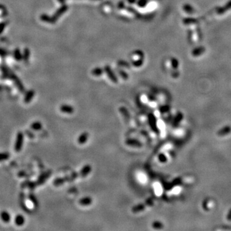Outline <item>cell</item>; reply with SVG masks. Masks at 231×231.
<instances>
[{
    "mask_svg": "<svg viewBox=\"0 0 231 231\" xmlns=\"http://www.w3.org/2000/svg\"><path fill=\"white\" fill-rule=\"evenodd\" d=\"M152 227L153 229H162L164 227V225L163 224V223H161V222H159V221H155V222H153L152 223Z\"/></svg>",
    "mask_w": 231,
    "mask_h": 231,
    "instance_id": "cell-19",
    "label": "cell"
},
{
    "mask_svg": "<svg viewBox=\"0 0 231 231\" xmlns=\"http://www.w3.org/2000/svg\"><path fill=\"white\" fill-rule=\"evenodd\" d=\"M231 132V127L229 126V125H227V126H225L222 128L221 129H220L217 132V134L218 136L220 137H222V136H225V135H228L229 134H230Z\"/></svg>",
    "mask_w": 231,
    "mask_h": 231,
    "instance_id": "cell-7",
    "label": "cell"
},
{
    "mask_svg": "<svg viewBox=\"0 0 231 231\" xmlns=\"http://www.w3.org/2000/svg\"><path fill=\"white\" fill-rule=\"evenodd\" d=\"M29 199H30V200L32 204L33 205L34 207H38V201L37 200V198L35 197V196L33 193H30V195H29Z\"/></svg>",
    "mask_w": 231,
    "mask_h": 231,
    "instance_id": "cell-18",
    "label": "cell"
},
{
    "mask_svg": "<svg viewBox=\"0 0 231 231\" xmlns=\"http://www.w3.org/2000/svg\"><path fill=\"white\" fill-rule=\"evenodd\" d=\"M37 185V182H32V181H25L22 184V187H28L29 189H33L36 187Z\"/></svg>",
    "mask_w": 231,
    "mask_h": 231,
    "instance_id": "cell-17",
    "label": "cell"
},
{
    "mask_svg": "<svg viewBox=\"0 0 231 231\" xmlns=\"http://www.w3.org/2000/svg\"><path fill=\"white\" fill-rule=\"evenodd\" d=\"M10 158V153L8 152H0V162L7 161Z\"/></svg>",
    "mask_w": 231,
    "mask_h": 231,
    "instance_id": "cell-20",
    "label": "cell"
},
{
    "mask_svg": "<svg viewBox=\"0 0 231 231\" xmlns=\"http://www.w3.org/2000/svg\"><path fill=\"white\" fill-rule=\"evenodd\" d=\"M0 218L3 222L5 223V224H8L11 220V215L9 212L7 211H3L0 213Z\"/></svg>",
    "mask_w": 231,
    "mask_h": 231,
    "instance_id": "cell-6",
    "label": "cell"
},
{
    "mask_svg": "<svg viewBox=\"0 0 231 231\" xmlns=\"http://www.w3.org/2000/svg\"><path fill=\"white\" fill-rule=\"evenodd\" d=\"M14 223L17 226H22L25 223V218L22 214H17L14 218Z\"/></svg>",
    "mask_w": 231,
    "mask_h": 231,
    "instance_id": "cell-9",
    "label": "cell"
},
{
    "mask_svg": "<svg viewBox=\"0 0 231 231\" xmlns=\"http://www.w3.org/2000/svg\"><path fill=\"white\" fill-rule=\"evenodd\" d=\"M34 94H35V92H34L33 90H30V91H28L26 93L25 98H24V102L25 103H30L31 101L32 100L34 96Z\"/></svg>",
    "mask_w": 231,
    "mask_h": 231,
    "instance_id": "cell-12",
    "label": "cell"
},
{
    "mask_svg": "<svg viewBox=\"0 0 231 231\" xmlns=\"http://www.w3.org/2000/svg\"><path fill=\"white\" fill-rule=\"evenodd\" d=\"M24 134L22 132H19L17 134L14 143V151L16 152H20L22 150L24 144Z\"/></svg>",
    "mask_w": 231,
    "mask_h": 231,
    "instance_id": "cell-1",
    "label": "cell"
},
{
    "mask_svg": "<svg viewBox=\"0 0 231 231\" xmlns=\"http://www.w3.org/2000/svg\"><path fill=\"white\" fill-rule=\"evenodd\" d=\"M125 144L130 147H141L143 144L141 143L139 141L135 139H127L125 141Z\"/></svg>",
    "mask_w": 231,
    "mask_h": 231,
    "instance_id": "cell-5",
    "label": "cell"
},
{
    "mask_svg": "<svg viewBox=\"0 0 231 231\" xmlns=\"http://www.w3.org/2000/svg\"><path fill=\"white\" fill-rule=\"evenodd\" d=\"M158 158H159V161L160 162H161V163H164V162L166 161V159H167L166 157V156L164 155L163 153L159 154Z\"/></svg>",
    "mask_w": 231,
    "mask_h": 231,
    "instance_id": "cell-23",
    "label": "cell"
},
{
    "mask_svg": "<svg viewBox=\"0 0 231 231\" xmlns=\"http://www.w3.org/2000/svg\"><path fill=\"white\" fill-rule=\"evenodd\" d=\"M70 180V177L66 176L64 177H60L57 178L54 181V185L55 186H60V185L64 184L66 182L69 181Z\"/></svg>",
    "mask_w": 231,
    "mask_h": 231,
    "instance_id": "cell-8",
    "label": "cell"
},
{
    "mask_svg": "<svg viewBox=\"0 0 231 231\" xmlns=\"http://www.w3.org/2000/svg\"><path fill=\"white\" fill-rule=\"evenodd\" d=\"M14 57L16 60H19L21 58V54L20 53V51L18 49L15 50L14 52Z\"/></svg>",
    "mask_w": 231,
    "mask_h": 231,
    "instance_id": "cell-22",
    "label": "cell"
},
{
    "mask_svg": "<svg viewBox=\"0 0 231 231\" xmlns=\"http://www.w3.org/2000/svg\"><path fill=\"white\" fill-rule=\"evenodd\" d=\"M227 220L228 221H231V209H230V210L229 211L227 215Z\"/></svg>",
    "mask_w": 231,
    "mask_h": 231,
    "instance_id": "cell-25",
    "label": "cell"
},
{
    "mask_svg": "<svg viewBox=\"0 0 231 231\" xmlns=\"http://www.w3.org/2000/svg\"><path fill=\"white\" fill-rule=\"evenodd\" d=\"M91 170H92L91 166H90L89 164H86V165H85L83 168H82L80 171L79 176L82 178L86 177L89 174Z\"/></svg>",
    "mask_w": 231,
    "mask_h": 231,
    "instance_id": "cell-4",
    "label": "cell"
},
{
    "mask_svg": "<svg viewBox=\"0 0 231 231\" xmlns=\"http://www.w3.org/2000/svg\"><path fill=\"white\" fill-rule=\"evenodd\" d=\"M92 198L90 197V196H86V197L82 198L81 199H80L79 200V204L82 206H89L90 204H92Z\"/></svg>",
    "mask_w": 231,
    "mask_h": 231,
    "instance_id": "cell-15",
    "label": "cell"
},
{
    "mask_svg": "<svg viewBox=\"0 0 231 231\" xmlns=\"http://www.w3.org/2000/svg\"><path fill=\"white\" fill-rule=\"evenodd\" d=\"M182 118H183V116H182V114L180 113V112L178 113L177 115L176 116V117H175V119H174V121H173V126H176L177 125L179 124V122L182 120Z\"/></svg>",
    "mask_w": 231,
    "mask_h": 231,
    "instance_id": "cell-21",
    "label": "cell"
},
{
    "mask_svg": "<svg viewBox=\"0 0 231 231\" xmlns=\"http://www.w3.org/2000/svg\"><path fill=\"white\" fill-rule=\"evenodd\" d=\"M148 123L152 131L155 132H158V128L157 126V121L155 116L153 114H150L148 115Z\"/></svg>",
    "mask_w": 231,
    "mask_h": 231,
    "instance_id": "cell-2",
    "label": "cell"
},
{
    "mask_svg": "<svg viewBox=\"0 0 231 231\" xmlns=\"http://www.w3.org/2000/svg\"><path fill=\"white\" fill-rule=\"evenodd\" d=\"M51 174H52V171L50 170L47 171L46 172H44V173H42L38 177L37 181V185L43 184L44 183L46 182V180L50 177Z\"/></svg>",
    "mask_w": 231,
    "mask_h": 231,
    "instance_id": "cell-3",
    "label": "cell"
},
{
    "mask_svg": "<svg viewBox=\"0 0 231 231\" xmlns=\"http://www.w3.org/2000/svg\"><path fill=\"white\" fill-rule=\"evenodd\" d=\"M146 206H147V204H146V203L145 204H137V205L134 206L133 208H132V211L134 213H137V212H141L145 209Z\"/></svg>",
    "mask_w": 231,
    "mask_h": 231,
    "instance_id": "cell-14",
    "label": "cell"
},
{
    "mask_svg": "<svg viewBox=\"0 0 231 231\" xmlns=\"http://www.w3.org/2000/svg\"><path fill=\"white\" fill-rule=\"evenodd\" d=\"M119 112H121V114L124 117L125 119L127 122L131 121V114L129 112V110L127 109V108L125 107H121L119 108Z\"/></svg>",
    "mask_w": 231,
    "mask_h": 231,
    "instance_id": "cell-10",
    "label": "cell"
},
{
    "mask_svg": "<svg viewBox=\"0 0 231 231\" xmlns=\"http://www.w3.org/2000/svg\"><path fill=\"white\" fill-rule=\"evenodd\" d=\"M89 138V134L87 132H83L82 134L80 135L78 138V143L80 145H84L87 142Z\"/></svg>",
    "mask_w": 231,
    "mask_h": 231,
    "instance_id": "cell-13",
    "label": "cell"
},
{
    "mask_svg": "<svg viewBox=\"0 0 231 231\" xmlns=\"http://www.w3.org/2000/svg\"><path fill=\"white\" fill-rule=\"evenodd\" d=\"M30 128L31 130H33V131H40V130H41L42 128V123L40 121H34L30 125Z\"/></svg>",
    "mask_w": 231,
    "mask_h": 231,
    "instance_id": "cell-16",
    "label": "cell"
},
{
    "mask_svg": "<svg viewBox=\"0 0 231 231\" xmlns=\"http://www.w3.org/2000/svg\"><path fill=\"white\" fill-rule=\"evenodd\" d=\"M5 28V24L4 23H0V33H2V31H3Z\"/></svg>",
    "mask_w": 231,
    "mask_h": 231,
    "instance_id": "cell-24",
    "label": "cell"
},
{
    "mask_svg": "<svg viewBox=\"0 0 231 231\" xmlns=\"http://www.w3.org/2000/svg\"><path fill=\"white\" fill-rule=\"evenodd\" d=\"M60 110L66 114H72L74 112V108L69 105H62L60 107Z\"/></svg>",
    "mask_w": 231,
    "mask_h": 231,
    "instance_id": "cell-11",
    "label": "cell"
}]
</instances>
